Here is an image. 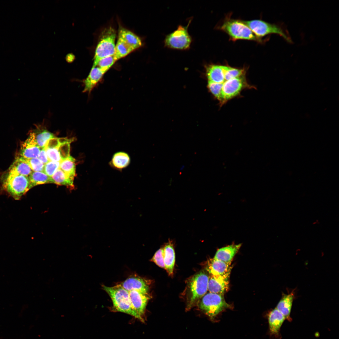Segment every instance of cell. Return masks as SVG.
<instances>
[{
	"mask_svg": "<svg viewBox=\"0 0 339 339\" xmlns=\"http://www.w3.org/2000/svg\"><path fill=\"white\" fill-rule=\"evenodd\" d=\"M268 319L271 334L275 336L278 335L280 328L285 320V318L275 308L269 313Z\"/></svg>",
	"mask_w": 339,
	"mask_h": 339,
	"instance_id": "d6986e66",
	"label": "cell"
},
{
	"mask_svg": "<svg viewBox=\"0 0 339 339\" xmlns=\"http://www.w3.org/2000/svg\"><path fill=\"white\" fill-rule=\"evenodd\" d=\"M30 180V187L46 183H53L51 177L43 172L33 171L29 176Z\"/></svg>",
	"mask_w": 339,
	"mask_h": 339,
	"instance_id": "cb8c5ba5",
	"label": "cell"
},
{
	"mask_svg": "<svg viewBox=\"0 0 339 339\" xmlns=\"http://www.w3.org/2000/svg\"><path fill=\"white\" fill-rule=\"evenodd\" d=\"M118 38L121 39L135 50L142 44L140 38L134 33L122 27H119Z\"/></svg>",
	"mask_w": 339,
	"mask_h": 339,
	"instance_id": "ffe728a7",
	"label": "cell"
},
{
	"mask_svg": "<svg viewBox=\"0 0 339 339\" xmlns=\"http://www.w3.org/2000/svg\"><path fill=\"white\" fill-rule=\"evenodd\" d=\"M75 59V56L72 54H68L66 56V59L68 62H71Z\"/></svg>",
	"mask_w": 339,
	"mask_h": 339,
	"instance_id": "836d02e7",
	"label": "cell"
},
{
	"mask_svg": "<svg viewBox=\"0 0 339 339\" xmlns=\"http://www.w3.org/2000/svg\"><path fill=\"white\" fill-rule=\"evenodd\" d=\"M105 73L98 67L92 66L87 77L83 81V92L89 93L102 78Z\"/></svg>",
	"mask_w": 339,
	"mask_h": 339,
	"instance_id": "9a60e30c",
	"label": "cell"
},
{
	"mask_svg": "<svg viewBox=\"0 0 339 339\" xmlns=\"http://www.w3.org/2000/svg\"><path fill=\"white\" fill-rule=\"evenodd\" d=\"M134 50V49L126 43L118 38L116 44L113 56L116 61L126 56Z\"/></svg>",
	"mask_w": 339,
	"mask_h": 339,
	"instance_id": "484cf974",
	"label": "cell"
},
{
	"mask_svg": "<svg viewBox=\"0 0 339 339\" xmlns=\"http://www.w3.org/2000/svg\"><path fill=\"white\" fill-rule=\"evenodd\" d=\"M22 158L33 171H43L44 164L38 158L27 159Z\"/></svg>",
	"mask_w": 339,
	"mask_h": 339,
	"instance_id": "f546056e",
	"label": "cell"
},
{
	"mask_svg": "<svg viewBox=\"0 0 339 339\" xmlns=\"http://www.w3.org/2000/svg\"><path fill=\"white\" fill-rule=\"evenodd\" d=\"M209 276L207 272L202 271L189 279L187 286V305L189 310L197 304L208 290Z\"/></svg>",
	"mask_w": 339,
	"mask_h": 339,
	"instance_id": "7a4b0ae2",
	"label": "cell"
},
{
	"mask_svg": "<svg viewBox=\"0 0 339 339\" xmlns=\"http://www.w3.org/2000/svg\"><path fill=\"white\" fill-rule=\"evenodd\" d=\"M198 303L200 309L212 320L220 312L231 307L226 302L223 295L210 292L205 294Z\"/></svg>",
	"mask_w": 339,
	"mask_h": 339,
	"instance_id": "8992f818",
	"label": "cell"
},
{
	"mask_svg": "<svg viewBox=\"0 0 339 339\" xmlns=\"http://www.w3.org/2000/svg\"><path fill=\"white\" fill-rule=\"evenodd\" d=\"M231 263H226L216 259L208 261L207 270L210 275L222 276H230L232 269Z\"/></svg>",
	"mask_w": 339,
	"mask_h": 339,
	"instance_id": "5bb4252c",
	"label": "cell"
},
{
	"mask_svg": "<svg viewBox=\"0 0 339 339\" xmlns=\"http://www.w3.org/2000/svg\"><path fill=\"white\" fill-rule=\"evenodd\" d=\"M75 159L69 156L60 162L59 168L67 175L74 179L75 175L76 166Z\"/></svg>",
	"mask_w": 339,
	"mask_h": 339,
	"instance_id": "4316f807",
	"label": "cell"
},
{
	"mask_svg": "<svg viewBox=\"0 0 339 339\" xmlns=\"http://www.w3.org/2000/svg\"><path fill=\"white\" fill-rule=\"evenodd\" d=\"M241 246V244H232L221 248L217 251L213 259L226 263H231Z\"/></svg>",
	"mask_w": 339,
	"mask_h": 339,
	"instance_id": "e0dca14e",
	"label": "cell"
},
{
	"mask_svg": "<svg viewBox=\"0 0 339 339\" xmlns=\"http://www.w3.org/2000/svg\"><path fill=\"white\" fill-rule=\"evenodd\" d=\"M164 260L165 269L169 275L173 274L175 261V255L173 245L166 244L164 247Z\"/></svg>",
	"mask_w": 339,
	"mask_h": 339,
	"instance_id": "44dd1931",
	"label": "cell"
},
{
	"mask_svg": "<svg viewBox=\"0 0 339 339\" xmlns=\"http://www.w3.org/2000/svg\"><path fill=\"white\" fill-rule=\"evenodd\" d=\"M116 61L114 56H107L100 59L93 66H97L105 73L113 65Z\"/></svg>",
	"mask_w": 339,
	"mask_h": 339,
	"instance_id": "f1b7e54d",
	"label": "cell"
},
{
	"mask_svg": "<svg viewBox=\"0 0 339 339\" xmlns=\"http://www.w3.org/2000/svg\"><path fill=\"white\" fill-rule=\"evenodd\" d=\"M9 170L27 176H29L33 171L29 164L20 156L16 159Z\"/></svg>",
	"mask_w": 339,
	"mask_h": 339,
	"instance_id": "603a6c76",
	"label": "cell"
},
{
	"mask_svg": "<svg viewBox=\"0 0 339 339\" xmlns=\"http://www.w3.org/2000/svg\"><path fill=\"white\" fill-rule=\"evenodd\" d=\"M254 34L261 39L270 34H276L282 37L287 41L291 42V40L283 30L279 26L260 19L244 21Z\"/></svg>",
	"mask_w": 339,
	"mask_h": 339,
	"instance_id": "9c48e42d",
	"label": "cell"
},
{
	"mask_svg": "<svg viewBox=\"0 0 339 339\" xmlns=\"http://www.w3.org/2000/svg\"><path fill=\"white\" fill-rule=\"evenodd\" d=\"M35 141L41 148H44L49 141L55 137L54 135L46 129L38 126L36 128L32 131Z\"/></svg>",
	"mask_w": 339,
	"mask_h": 339,
	"instance_id": "7402d4cb",
	"label": "cell"
},
{
	"mask_svg": "<svg viewBox=\"0 0 339 339\" xmlns=\"http://www.w3.org/2000/svg\"><path fill=\"white\" fill-rule=\"evenodd\" d=\"M229 276L210 275L208 283L209 292L224 295L229 288Z\"/></svg>",
	"mask_w": 339,
	"mask_h": 339,
	"instance_id": "4fadbf2b",
	"label": "cell"
},
{
	"mask_svg": "<svg viewBox=\"0 0 339 339\" xmlns=\"http://www.w3.org/2000/svg\"><path fill=\"white\" fill-rule=\"evenodd\" d=\"M219 29L227 34L231 40H245L262 42L264 40L257 37L244 21L226 17Z\"/></svg>",
	"mask_w": 339,
	"mask_h": 339,
	"instance_id": "3957f363",
	"label": "cell"
},
{
	"mask_svg": "<svg viewBox=\"0 0 339 339\" xmlns=\"http://www.w3.org/2000/svg\"><path fill=\"white\" fill-rule=\"evenodd\" d=\"M51 178L53 183L66 186L70 188L74 187V179L68 176L60 168L57 170Z\"/></svg>",
	"mask_w": 339,
	"mask_h": 339,
	"instance_id": "d4e9b609",
	"label": "cell"
},
{
	"mask_svg": "<svg viewBox=\"0 0 339 339\" xmlns=\"http://www.w3.org/2000/svg\"><path fill=\"white\" fill-rule=\"evenodd\" d=\"M41 149L36 143L34 134L30 131L28 138L21 145L19 156L27 159L38 158Z\"/></svg>",
	"mask_w": 339,
	"mask_h": 339,
	"instance_id": "7c38bea8",
	"label": "cell"
},
{
	"mask_svg": "<svg viewBox=\"0 0 339 339\" xmlns=\"http://www.w3.org/2000/svg\"><path fill=\"white\" fill-rule=\"evenodd\" d=\"M2 186L6 192L17 200L20 199L30 189L29 176L19 174L10 170L3 180Z\"/></svg>",
	"mask_w": 339,
	"mask_h": 339,
	"instance_id": "5b68a950",
	"label": "cell"
},
{
	"mask_svg": "<svg viewBox=\"0 0 339 339\" xmlns=\"http://www.w3.org/2000/svg\"><path fill=\"white\" fill-rule=\"evenodd\" d=\"M60 145L56 142H50L46 145L44 149L50 161L60 162L62 161L59 150Z\"/></svg>",
	"mask_w": 339,
	"mask_h": 339,
	"instance_id": "83f0119b",
	"label": "cell"
},
{
	"mask_svg": "<svg viewBox=\"0 0 339 339\" xmlns=\"http://www.w3.org/2000/svg\"><path fill=\"white\" fill-rule=\"evenodd\" d=\"M60 162L49 161L44 164L43 171L48 176L51 177L60 167Z\"/></svg>",
	"mask_w": 339,
	"mask_h": 339,
	"instance_id": "4dcf8cb0",
	"label": "cell"
},
{
	"mask_svg": "<svg viewBox=\"0 0 339 339\" xmlns=\"http://www.w3.org/2000/svg\"><path fill=\"white\" fill-rule=\"evenodd\" d=\"M102 287L111 299L112 311L124 313L139 319L132 306L129 291L120 284L111 287L103 285Z\"/></svg>",
	"mask_w": 339,
	"mask_h": 339,
	"instance_id": "277c9868",
	"label": "cell"
},
{
	"mask_svg": "<svg viewBox=\"0 0 339 339\" xmlns=\"http://www.w3.org/2000/svg\"><path fill=\"white\" fill-rule=\"evenodd\" d=\"M120 284L128 291L136 290L149 293V281L143 278L136 275L131 276Z\"/></svg>",
	"mask_w": 339,
	"mask_h": 339,
	"instance_id": "8fae6325",
	"label": "cell"
},
{
	"mask_svg": "<svg viewBox=\"0 0 339 339\" xmlns=\"http://www.w3.org/2000/svg\"><path fill=\"white\" fill-rule=\"evenodd\" d=\"M245 75L229 80L224 79L220 83L212 82L210 88L214 96L221 104L237 95L244 88L248 86Z\"/></svg>",
	"mask_w": 339,
	"mask_h": 339,
	"instance_id": "6da1fadb",
	"label": "cell"
},
{
	"mask_svg": "<svg viewBox=\"0 0 339 339\" xmlns=\"http://www.w3.org/2000/svg\"><path fill=\"white\" fill-rule=\"evenodd\" d=\"M38 158L44 164L50 161L44 148L41 149Z\"/></svg>",
	"mask_w": 339,
	"mask_h": 339,
	"instance_id": "d6a6232c",
	"label": "cell"
},
{
	"mask_svg": "<svg viewBox=\"0 0 339 339\" xmlns=\"http://www.w3.org/2000/svg\"><path fill=\"white\" fill-rule=\"evenodd\" d=\"M130 300L132 308L141 321L144 322V315L146 306L150 299L149 293L136 290L129 291Z\"/></svg>",
	"mask_w": 339,
	"mask_h": 339,
	"instance_id": "30bf717a",
	"label": "cell"
},
{
	"mask_svg": "<svg viewBox=\"0 0 339 339\" xmlns=\"http://www.w3.org/2000/svg\"><path fill=\"white\" fill-rule=\"evenodd\" d=\"M295 297L294 290L287 294L283 293L281 299L276 308L289 321L291 320L290 316L293 302Z\"/></svg>",
	"mask_w": 339,
	"mask_h": 339,
	"instance_id": "2e32d148",
	"label": "cell"
},
{
	"mask_svg": "<svg viewBox=\"0 0 339 339\" xmlns=\"http://www.w3.org/2000/svg\"><path fill=\"white\" fill-rule=\"evenodd\" d=\"M319 223H320L319 221L318 220H316L315 222H314L312 224L313 225H315L317 224H319Z\"/></svg>",
	"mask_w": 339,
	"mask_h": 339,
	"instance_id": "e575fe53",
	"label": "cell"
},
{
	"mask_svg": "<svg viewBox=\"0 0 339 339\" xmlns=\"http://www.w3.org/2000/svg\"><path fill=\"white\" fill-rule=\"evenodd\" d=\"M131 161L130 156L127 153L120 151L113 154L109 164L112 168L121 171L130 165Z\"/></svg>",
	"mask_w": 339,
	"mask_h": 339,
	"instance_id": "ac0fdd59",
	"label": "cell"
},
{
	"mask_svg": "<svg viewBox=\"0 0 339 339\" xmlns=\"http://www.w3.org/2000/svg\"><path fill=\"white\" fill-rule=\"evenodd\" d=\"M191 20L186 26L179 25L177 29L167 35L164 40L165 46L168 48L179 50H186L190 47L191 38L188 31Z\"/></svg>",
	"mask_w": 339,
	"mask_h": 339,
	"instance_id": "ba28073f",
	"label": "cell"
},
{
	"mask_svg": "<svg viewBox=\"0 0 339 339\" xmlns=\"http://www.w3.org/2000/svg\"><path fill=\"white\" fill-rule=\"evenodd\" d=\"M116 36V31L113 28L110 27L104 30L96 47L93 64L101 58L114 55Z\"/></svg>",
	"mask_w": 339,
	"mask_h": 339,
	"instance_id": "52a82bcc",
	"label": "cell"
},
{
	"mask_svg": "<svg viewBox=\"0 0 339 339\" xmlns=\"http://www.w3.org/2000/svg\"><path fill=\"white\" fill-rule=\"evenodd\" d=\"M151 261L153 262L160 267L165 269L163 248L159 249L155 252Z\"/></svg>",
	"mask_w": 339,
	"mask_h": 339,
	"instance_id": "1f68e13d",
	"label": "cell"
}]
</instances>
